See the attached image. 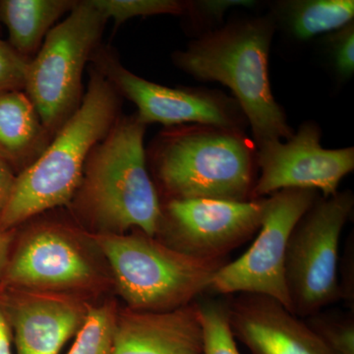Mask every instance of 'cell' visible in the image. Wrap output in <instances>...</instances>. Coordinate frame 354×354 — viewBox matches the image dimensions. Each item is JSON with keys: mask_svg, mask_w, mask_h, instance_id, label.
I'll list each match as a JSON object with an SVG mask.
<instances>
[{"mask_svg": "<svg viewBox=\"0 0 354 354\" xmlns=\"http://www.w3.org/2000/svg\"><path fill=\"white\" fill-rule=\"evenodd\" d=\"M111 354H204L197 302L172 311L118 313Z\"/></svg>", "mask_w": 354, "mask_h": 354, "instance_id": "9a60e30c", "label": "cell"}, {"mask_svg": "<svg viewBox=\"0 0 354 354\" xmlns=\"http://www.w3.org/2000/svg\"><path fill=\"white\" fill-rule=\"evenodd\" d=\"M2 304L17 354L59 353L82 327L88 310L77 298L29 290H20Z\"/></svg>", "mask_w": 354, "mask_h": 354, "instance_id": "5bb4252c", "label": "cell"}, {"mask_svg": "<svg viewBox=\"0 0 354 354\" xmlns=\"http://www.w3.org/2000/svg\"><path fill=\"white\" fill-rule=\"evenodd\" d=\"M120 99L108 79L93 69L80 106L38 160L16 176L0 214V232H10L32 216L73 200L88 155L120 118Z\"/></svg>", "mask_w": 354, "mask_h": 354, "instance_id": "7a4b0ae2", "label": "cell"}, {"mask_svg": "<svg viewBox=\"0 0 354 354\" xmlns=\"http://www.w3.org/2000/svg\"><path fill=\"white\" fill-rule=\"evenodd\" d=\"M94 241L113 268L121 297L137 311H172L193 304L227 263L195 259L141 232H102Z\"/></svg>", "mask_w": 354, "mask_h": 354, "instance_id": "5b68a950", "label": "cell"}, {"mask_svg": "<svg viewBox=\"0 0 354 354\" xmlns=\"http://www.w3.org/2000/svg\"><path fill=\"white\" fill-rule=\"evenodd\" d=\"M291 34L306 41L353 22V0H291L279 3Z\"/></svg>", "mask_w": 354, "mask_h": 354, "instance_id": "ac0fdd59", "label": "cell"}, {"mask_svg": "<svg viewBox=\"0 0 354 354\" xmlns=\"http://www.w3.org/2000/svg\"><path fill=\"white\" fill-rule=\"evenodd\" d=\"M162 213L160 242L195 259L221 261L259 230L264 198L245 202L169 200Z\"/></svg>", "mask_w": 354, "mask_h": 354, "instance_id": "9c48e42d", "label": "cell"}, {"mask_svg": "<svg viewBox=\"0 0 354 354\" xmlns=\"http://www.w3.org/2000/svg\"><path fill=\"white\" fill-rule=\"evenodd\" d=\"M319 196L314 190L285 189L264 197V215L255 241L239 259L221 266L209 290L223 295H267L292 313L285 279L286 247L298 221Z\"/></svg>", "mask_w": 354, "mask_h": 354, "instance_id": "ba28073f", "label": "cell"}, {"mask_svg": "<svg viewBox=\"0 0 354 354\" xmlns=\"http://www.w3.org/2000/svg\"><path fill=\"white\" fill-rule=\"evenodd\" d=\"M351 190L319 196L291 232L285 279L292 313L308 318L341 300L339 247L353 212Z\"/></svg>", "mask_w": 354, "mask_h": 354, "instance_id": "52a82bcc", "label": "cell"}, {"mask_svg": "<svg viewBox=\"0 0 354 354\" xmlns=\"http://www.w3.org/2000/svg\"><path fill=\"white\" fill-rule=\"evenodd\" d=\"M108 21L93 0L77 1L30 59L24 91L53 137L82 102L84 69L99 50Z\"/></svg>", "mask_w": 354, "mask_h": 354, "instance_id": "8992f818", "label": "cell"}, {"mask_svg": "<svg viewBox=\"0 0 354 354\" xmlns=\"http://www.w3.org/2000/svg\"><path fill=\"white\" fill-rule=\"evenodd\" d=\"M2 276L6 286L21 290L58 293L90 286L95 271L68 235L43 227L21 242Z\"/></svg>", "mask_w": 354, "mask_h": 354, "instance_id": "7c38bea8", "label": "cell"}, {"mask_svg": "<svg viewBox=\"0 0 354 354\" xmlns=\"http://www.w3.org/2000/svg\"><path fill=\"white\" fill-rule=\"evenodd\" d=\"M274 25L267 18L237 21L176 51V66L198 80L227 86L250 125L256 149L293 135L272 95L269 55Z\"/></svg>", "mask_w": 354, "mask_h": 354, "instance_id": "6da1fadb", "label": "cell"}, {"mask_svg": "<svg viewBox=\"0 0 354 354\" xmlns=\"http://www.w3.org/2000/svg\"><path fill=\"white\" fill-rule=\"evenodd\" d=\"M15 172L0 158V214L6 208L16 180Z\"/></svg>", "mask_w": 354, "mask_h": 354, "instance_id": "4316f807", "label": "cell"}, {"mask_svg": "<svg viewBox=\"0 0 354 354\" xmlns=\"http://www.w3.org/2000/svg\"><path fill=\"white\" fill-rule=\"evenodd\" d=\"M353 314L321 311L308 317L305 322L335 354H354Z\"/></svg>", "mask_w": 354, "mask_h": 354, "instance_id": "7402d4cb", "label": "cell"}, {"mask_svg": "<svg viewBox=\"0 0 354 354\" xmlns=\"http://www.w3.org/2000/svg\"><path fill=\"white\" fill-rule=\"evenodd\" d=\"M329 44L335 71L342 78H351L354 73V23L335 32Z\"/></svg>", "mask_w": 354, "mask_h": 354, "instance_id": "cb8c5ba5", "label": "cell"}, {"mask_svg": "<svg viewBox=\"0 0 354 354\" xmlns=\"http://www.w3.org/2000/svg\"><path fill=\"white\" fill-rule=\"evenodd\" d=\"M53 138L25 92L0 93V158L14 172L34 164Z\"/></svg>", "mask_w": 354, "mask_h": 354, "instance_id": "2e32d148", "label": "cell"}, {"mask_svg": "<svg viewBox=\"0 0 354 354\" xmlns=\"http://www.w3.org/2000/svg\"><path fill=\"white\" fill-rule=\"evenodd\" d=\"M29 58L0 39V93L24 91Z\"/></svg>", "mask_w": 354, "mask_h": 354, "instance_id": "603a6c76", "label": "cell"}, {"mask_svg": "<svg viewBox=\"0 0 354 354\" xmlns=\"http://www.w3.org/2000/svg\"><path fill=\"white\" fill-rule=\"evenodd\" d=\"M196 302L204 332V354H241L230 330L227 300L202 295Z\"/></svg>", "mask_w": 354, "mask_h": 354, "instance_id": "ffe728a7", "label": "cell"}, {"mask_svg": "<svg viewBox=\"0 0 354 354\" xmlns=\"http://www.w3.org/2000/svg\"><path fill=\"white\" fill-rule=\"evenodd\" d=\"M92 59L95 69L108 79L118 94L137 106V115L146 125L160 123L171 127L193 123L242 130L246 121L237 102L223 95L151 82L125 68L104 48H99Z\"/></svg>", "mask_w": 354, "mask_h": 354, "instance_id": "30bf717a", "label": "cell"}, {"mask_svg": "<svg viewBox=\"0 0 354 354\" xmlns=\"http://www.w3.org/2000/svg\"><path fill=\"white\" fill-rule=\"evenodd\" d=\"M118 313L111 304L88 308L68 354H111Z\"/></svg>", "mask_w": 354, "mask_h": 354, "instance_id": "d6986e66", "label": "cell"}, {"mask_svg": "<svg viewBox=\"0 0 354 354\" xmlns=\"http://www.w3.org/2000/svg\"><path fill=\"white\" fill-rule=\"evenodd\" d=\"M76 3L72 0H1L0 21L8 31V44L32 59L55 23Z\"/></svg>", "mask_w": 354, "mask_h": 354, "instance_id": "e0dca14e", "label": "cell"}, {"mask_svg": "<svg viewBox=\"0 0 354 354\" xmlns=\"http://www.w3.org/2000/svg\"><path fill=\"white\" fill-rule=\"evenodd\" d=\"M151 155L169 200H253L257 149L242 130L183 127L162 133Z\"/></svg>", "mask_w": 354, "mask_h": 354, "instance_id": "277c9868", "label": "cell"}, {"mask_svg": "<svg viewBox=\"0 0 354 354\" xmlns=\"http://www.w3.org/2000/svg\"><path fill=\"white\" fill-rule=\"evenodd\" d=\"M11 241L12 234L10 232H0V277L3 274L9 261Z\"/></svg>", "mask_w": 354, "mask_h": 354, "instance_id": "f1b7e54d", "label": "cell"}, {"mask_svg": "<svg viewBox=\"0 0 354 354\" xmlns=\"http://www.w3.org/2000/svg\"><path fill=\"white\" fill-rule=\"evenodd\" d=\"M93 3L115 27L134 17L187 13V2L176 0H93Z\"/></svg>", "mask_w": 354, "mask_h": 354, "instance_id": "44dd1931", "label": "cell"}, {"mask_svg": "<svg viewBox=\"0 0 354 354\" xmlns=\"http://www.w3.org/2000/svg\"><path fill=\"white\" fill-rule=\"evenodd\" d=\"M255 1L251 0H202L187 2V12L213 21H221L227 10L234 7H252Z\"/></svg>", "mask_w": 354, "mask_h": 354, "instance_id": "d4e9b609", "label": "cell"}, {"mask_svg": "<svg viewBox=\"0 0 354 354\" xmlns=\"http://www.w3.org/2000/svg\"><path fill=\"white\" fill-rule=\"evenodd\" d=\"M145 131L137 114L120 118L88 155L74 198L79 211L104 232L137 228L157 236L162 205L147 167Z\"/></svg>", "mask_w": 354, "mask_h": 354, "instance_id": "3957f363", "label": "cell"}, {"mask_svg": "<svg viewBox=\"0 0 354 354\" xmlns=\"http://www.w3.org/2000/svg\"><path fill=\"white\" fill-rule=\"evenodd\" d=\"M257 167L253 200L285 189L320 191L328 198L339 192L342 179L353 171L354 148H323L318 125L305 122L290 139L258 148Z\"/></svg>", "mask_w": 354, "mask_h": 354, "instance_id": "8fae6325", "label": "cell"}, {"mask_svg": "<svg viewBox=\"0 0 354 354\" xmlns=\"http://www.w3.org/2000/svg\"><path fill=\"white\" fill-rule=\"evenodd\" d=\"M227 302L230 330L252 354H335L274 298L239 293Z\"/></svg>", "mask_w": 354, "mask_h": 354, "instance_id": "4fadbf2b", "label": "cell"}, {"mask_svg": "<svg viewBox=\"0 0 354 354\" xmlns=\"http://www.w3.org/2000/svg\"><path fill=\"white\" fill-rule=\"evenodd\" d=\"M354 242L348 239L346 242V250L342 257L341 265V279H339V293L341 299L348 304L351 311H354Z\"/></svg>", "mask_w": 354, "mask_h": 354, "instance_id": "484cf974", "label": "cell"}, {"mask_svg": "<svg viewBox=\"0 0 354 354\" xmlns=\"http://www.w3.org/2000/svg\"><path fill=\"white\" fill-rule=\"evenodd\" d=\"M13 335L3 304L0 301V354H13Z\"/></svg>", "mask_w": 354, "mask_h": 354, "instance_id": "83f0119b", "label": "cell"}]
</instances>
